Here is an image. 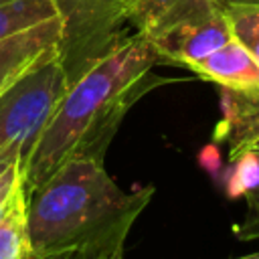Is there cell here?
Returning a JSON list of instances; mask_svg holds the SVG:
<instances>
[{
	"label": "cell",
	"mask_w": 259,
	"mask_h": 259,
	"mask_svg": "<svg viewBox=\"0 0 259 259\" xmlns=\"http://www.w3.org/2000/svg\"><path fill=\"white\" fill-rule=\"evenodd\" d=\"M47 259H75V257H67L65 255V257H47Z\"/></svg>",
	"instance_id": "obj_18"
},
{
	"label": "cell",
	"mask_w": 259,
	"mask_h": 259,
	"mask_svg": "<svg viewBox=\"0 0 259 259\" xmlns=\"http://www.w3.org/2000/svg\"><path fill=\"white\" fill-rule=\"evenodd\" d=\"M22 182V154L10 152L0 156V200L8 198Z\"/></svg>",
	"instance_id": "obj_13"
},
{
	"label": "cell",
	"mask_w": 259,
	"mask_h": 259,
	"mask_svg": "<svg viewBox=\"0 0 259 259\" xmlns=\"http://www.w3.org/2000/svg\"><path fill=\"white\" fill-rule=\"evenodd\" d=\"M188 69L219 87H259V63L237 38L227 40L223 47L192 63Z\"/></svg>",
	"instance_id": "obj_8"
},
{
	"label": "cell",
	"mask_w": 259,
	"mask_h": 259,
	"mask_svg": "<svg viewBox=\"0 0 259 259\" xmlns=\"http://www.w3.org/2000/svg\"><path fill=\"white\" fill-rule=\"evenodd\" d=\"M152 194V184L132 192L119 188L103 162L69 160L26 192V225L34 259L65 255L85 259L123 247Z\"/></svg>",
	"instance_id": "obj_2"
},
{
	"label": "cell",
	"mask_w": 259,
	"mask_h": 259,
	"mask_svg": "<svg viewBox=\"0 0 259 259\" xmlns=\"http://www.w3.org/2000/svg\"><path fill=\"white\" fill-rule=\"evenodd\" d=\"M160 57L138 32L127 34L69 83L49 123L22 164V186L32 190L69 160L103 162L130 107L162 79L152 75Z\"/></svg>",
	"instance_id": "obj_1"
},
{
	"label": "cell",
	"mask_w": 259,
	"mask_h": 259,
	"mask_svg": "<svg viewBox=\"0 0 259 259\" xmlns=\"http://www.w3.org/2000/svg\"><path fill=\"white\" fill-rule=\"evenodd\" d=\"M231 34L259 63V4H239L225 8Z\"/></svg>",
	"instance_id": "obj_12"
},
{
	"label": "cell",
	"mask_w": 259,
	"mask_h": 259,
	"mask_svg": "<svg viewBox=\"0 0 259 259\" xmlns=\"http://www.w3.org/2000/svg\"><path fill=\"white\" fill-rule=\"evenodd\" d=\"M67 87L69 79L55 51L0 95V156L20 152L22 164L28 160Z\"/></svg>",
	"instance_id": "obj_4"
},
{
	"label": "cell",
	"mask_w": 259,
	"mask_h": 259,
	"mask_svg": "<svg viewBox=\"0 0 259 259\" xmlns=\"http://www.w3.org/2000/svg\"><path fill=\"white\" fill-rule=\"evenodd\" d=\"M127 24L160 61L186 69L233 38L225 8L214 0H130Z\"/></svg>",
	"instance_id": "obj_3"
},
{
	"label": "cell",
	"mask_w": 259,
	"mask_h": 259,
	"mask_svg": "<svg viewBox=\"0 0 259 259\" xmlns=\"http://www.w3.org/2000/svg\"><path fill=\"white\" fill-rule=\"evenodd\" d=\"M217 4H221L223 8L229 6H239V4H259V0H214Z\"/></svg>",
	"instance_id": "obj_16"
},
{
	"label": "cell",
	"mask_w": 259,
	"mask_h": 259,
	"mask_svg": "<svg viewBox=\"0 0 259 259\" xmlns=\"http://www.w3.org/2000/svg\"><path fill=\"white\" fill-rule=\"evenodd\" d=\"M233 259H259V251L257 253H249V255H241V257H233Z\"/></svg>",
	"instance_id": "obj_17"
},
{
	"label": "cell",
	"mask_w": 259,
	"mask_h": 259,
	"mask_svg": "<svg viewBox=\"0 0 259 259\" xmlns=\"http://www.w3.org/2000/svg\"><path fill=\"white\" fill-rule=\"evenodd\" d=\"M259 184V150H243L231 158L225 174V190L229 198H245L249 190Z\"/></svg>",
	"instance_id": "obj_11"
},
{
	"label": "cell",
	"mask_w": 259,
	"mask_h": 259,
	"mask_svg": "<svg viewBox=\"0 0 259 259\" xmlns=\"http://www.w3.org/2000/svg\"><path fill=\"white\" fill-rule=\"evenodd\" d=\"M221 121L214 127V140L229 144V158L243 150L259 146V87L233 89L219 87Z\"/></svg>",
	"instance_id": "obj_7"
},
{
	"label": "cell",
	"mask_w": 259,
	"mask_h": 259,
	"mask_svg": "<svg viewBox=\"0 0 259 259\" xmlns=\"http://www.w3.org/2000/svg\"><path fill=\"white\" fill-rule=\"evenodd\" d=\"M85 259H123V247H119V249H115V251H109V253H103V255L85 257Z\"/></svg>",
	"instance_id": "obj_15"
},
{
	"label": "cell",
	"mask_w": 259,
	"mask_h": 259,
	"mask_svg": "<svg viewBox=\"0 0 259 259\" xmlns=\"http://www.w3.org/2000/svg\"><path fill=\"white\" fill-rule=\"evenodd\" d=\"M57 16L53 0H0V40Z\"/></svg>",
	"instance_id": "obj_10"
},
{
	"label": "cell",
	"mask_w": 259,
	"mask_h": 259,
	"mask_svg": "<svg viewBox=\"0 0 259 259\" xmlns=\"http://www.w3.org/2000/svg\"><path fill=\"white\" fill-rule=\"evenodd\" d=\"M61 18H51L0 40V95L28 69L59 51Z\"/></svg>",
	"instance_id": "obj_6"
},
{
	"label": "cell",
	"mask_w": 259,
	"mask_h": 259,
	"mask_svg": "<svg viewBox=\"0 0 259 259\" xmlns=\"http://www.w3.org/2000/svg\"><path fill=\"white\" fill-rule=\"evenodd\" d=\"M53 4L63 24L59 57L69 83L127 36L123 26L130 0H53Z\"/></svg>",
	"instance_id": "obj_5"
},
{
	"label": "cell",
	"mask_w": 259,
	"mask_h": 259,
	"mask_svg": "<svg viewBox=\"0 0 259 259\" xmlns=\"http://www.w3.org/2000/svg\"><path fill=\"white\" fill-rule=\"evenodd\" d=\"M0 259H34L26 225V192L22 182L0 212Z\"/></svg>",
	"instance_id": "obj_9"
},
{
	"label": "cell",
	"mask_w": 259,
	"mask_h": 259,
	"mask_svg": "<svg viewBox=\"0 0 259 259\" xmlns=\"http://www.w3.org/2000/svg\"><path fill=\"white\" fill-rule=\"evenodd\" d=\"M259 150V146H257ZM247 200V217L243 223L233 227V233L239 241H251L259 239V184L245 194Z\"/></svg>",
	"instance_id": "obj_14"
}]
</instances>
